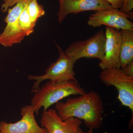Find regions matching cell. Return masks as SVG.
<instances>
[{"label":"cell","mask_w":133,"mask_h":133,"mask_svg":"<svg viewBox=\"0 0 133 133\" xmlns=\"http://www.w3.org/2000/svg\"><path fill=\"white\" fill-rule=\"evenodd\" d=\"M55 110L62 120L72 117L82 119L89 129H97L102 124L103 101L99 94L94 91L69 98L65 102H58Z\"/></svg>","instance_id":"6da1fadb"},{"label":"cell","mask_w":133,"mask_h":133,"mask_svg":"<svg viewBox=\"0 0 133 133\" xmlns=\"http://www.w3.org/2000/svg\"><path fill=\"white\" fill-rule=\"evenodd\" d=\"M34 93L31 105L38 115L42 107L45 112L62 99L71 95H83L85 92L77 81H49Z\"/></svg>","instance_id":"7a4b0ae2"},{"label":"cell","mask_w":133,"mask_h":133,"mask_svg":"<svg viewBox=\"0 0 133 133\" xmlns=\"http://www.w3.org/2000/svg\"><path fill=\"white\" fill-rule=\"evenodd\" d=\"M56 44L59 52L57 60L50 64L45 71V74L42 76L29 75V80H35L31 92H35L40 88L42 81L45 80L53 81H77L74 70V64L72 60L63 51L59 45Z\"/></svg>","instance_id":"3957f363"},{"label":"cell","mask_w":133,"mask_h":133,"mask_svg":"<svg viewBox=\"0 0 133 133\" xmlns=\"http://www.w3.org/2000/svg\"><path fill=\"white\" fill-rule=\"evenodd\" d=\"M106 36L101 30L90 38L76 41L69 45L64 52L74 64L83 58H96L101 61L104 56Z\"/></svg>","instance_id":"277c9868"},{"label":"cell","mask_w":133,"mask_h":133,"mask_svg":"<svg viewBox=\"0 0 133 133\" xmlns=\"http://www.w3.org/2000/svg\"><path fill=\"white\" fill-rule=\"evenodd\" d=\"M99 77L106 85L116 88L118 92V99L133 114V77L126 75L121 68H112L102 70Z\"/></svg>","instance_id":"5b68a950"},{"label":"cell","mask_w":133,"mask_h":133,"mask_svg":"<svg viewBox=\"0 0 133 133\" xmlns=\"http://www.w3.org/2000/svg\"><path fill=\"white\" fill-rule=\"evenodd\" d=\"M31 1L22 0L13 8L8 9V15L4 19L6 25L0 35V44L5 47H12L14 44L21 43L26 36L19 28L18 19L22 11Z\"/></svg>","instance_id":"8992f818"},{"label":"cell","mask_w":133,"mask_h":133,"mask_svg":"<svg viewBox=\"0 0 133 133\" xmlns=\"http://www.w3.org/2000/svg\"><path fill=\"white\" fill-rule=\"evenodd\" d=\"M128 14L115 9L95 11L89 17L87 23L93 28L105 25L118 30H133V23Z\"/></svg>","instance_id":"52a82bcc"},{"label":"cell","mask_w":133,"mask_h":133,"mask_svg":"<svg viewBox=\"0 0 133 133\" xmlns=\"http://www.w3.org/2000/svg\"><path fill=\"white\" fill-rule=\"evenodd\" d=\"M35 111L31 105L22 107L21 119L15 123L0 122L1 133H48L45 128L39 127L35 118Z\"/></svg>","instance_id":"ba28073f"},{"label":"cell","mask_w":133,"mask_h":133,"mask_svg":"<svg viewBox=\"0 0 133 133\" xmlns=\"http://www.w3.org/2000/svg\"><path fill=\"white\" fill-rule=\"evenodd\" d=\"M59 4L57 16L60 23L70 14H77L84 11H98L114 9L104 0H63Z\"/></svg>","instance_id":"9c48e42d"},{"label":"cell","mask_w":133,"mask_h":133,"mask_svg":"<svg viewBox=\"0 0 133 133\" xmlns=\"http://www.w3.org/2000/svg\"><path fill=\"white\" fill-rule=\"evenodd\" d=\"M81 124V120L73 117L62 120L55 109L43 112L41 119L42 127L48 133H78Z\"/></svg>","instance_id":"30bf717a"},{"label":"cell","mask_w":133,"mask_h":133,"mask_svg":"<svg viewBox=\"0 0 133 133\" xmlns=\"http://www.w3.org/2000/svg\"><path fill=\"white\" fill-rule=\"evenodd\" d=\"M104 56L99 64L102 70L109 68H121L119 60L121 41V30L105 26Z\"/></svg>","instance_id":"8fae6325"},{"label":"cell","mask_w":133,"mask_h":133,"mask_svg":"<svg viewBox=\"0 0 133 133\" xmlns=\"http://www.w3.org/2000/svg\"><path fill=\"white\" fill-rule=\"evenodd\" d=\"M119 60L121 69L133 61V30H121Z\"/></svg>","instance_id":"7c38bea8"},{"label":"cell","mask_w":133,"mask_h":133,"mask_svg":"<svg viewBox=\"0 0 133 133\" xmlns=\"http://www.w3.org/2000/svg\"><path fill=\"white\" fill-rule=\"evenodd\" d=\"M27 5L19 17L18 26L20 30L23 32L26 36H28L34 32L35 26L31 21L27 10Z\"/></svg>","instance_id":"4fadbf2b"},{"label":"cell","mask_w":133,"mask_h":133,"mask_svg":"<svg viewBox=\"0 0 133 133\" xmlns=\"http://www.w3.org/2000/svg\"><path fill=\"white\" fill-rule=\"evenodd\" d=\"M27 9L31 21L35 26L38 18L45 14L43 6L38 4L37 0H31L27 5Z\"/></svg>","instance_id":"5bb4252c"},{"label":"cell","mask_w":133,"mask_h":133,"mask_svg":"<svg viewBox=\"0 0 133 133\" xmlns=\"http://www.w3.org/2000/svg\"><path fill=\"white\" fill-rule=\"evenodd\" d=\"M133 9V0H125L123 6L119 9L122 13L128 14L132 11Z\"/></svg>","instance_id":"9a60e30c"},{"label":"cell","mask_w":133,"mask_h":133,"mask_svg":"<svg viewBox=\"0 0 133 133\" xmlns=\"http://www.w3.org/2000/svg\"><path fill=\"white\" fill-rule=\"evenodd\" d=\"M21 1L22 0H3V3L2 5V11L3 13H5L10 8L14 6Z\"/></svg>","instance_id":"2e32d148"},{"label":"cell","mask_w":133,"mask_h":133,"mask_svg":"<svg viewBox=\"0 0 133 133\" xmlns=\"http://www.w3.org/2000/svg\"><path fill=\"white\" fill-rule=\"evenodd\" d=\"M108 3L115 9H119L123 6L125 0H104Z\"/></svg>","instance_id":"e0dca14e"},{"label":"cell","mask_w":133,"mask_h":133,"mask_svg":"<svg viewBox=\"0 0 133 133\" xmlns=\"http://www.w3.org/2000/svg\"><path fill=\"white\" fill-rule=\"evenodd\" d=\"M122 70L126 75L133 77V61L127 65V66Z\"/></svg>","instance_id":"ac0fdd59"},{"label":"cell","mask_w":133,"mask_h":133,"mask_svg":"<svg viewBox=\"0 0 133 133\" xmlns=\"http://www.w3.org/2000/svg\"><path fill=\"white\" fill-rule=\"evenodd\" d=\"M78 133H94L93 129H89V130L87 131H84L82 129L79 128Z\"/></svg>","instance_id":"d6986e66"},{"label":"cell","mask_w":133,"mask_h":133,"mask_svg":"<svg viewBox=\"0 0 133 133\" xmlns=\"http://www.w3.org/2000/svg\"><path fill=\"white\" fill-rule=\"evenodd\" d=\"M63 1V0H58V1H59V2H61V1Z\"/></svg>","instance_id":"ffe728a7"},{"label":"cell","mask_w":133,"mask_h":133,"mask_svg":"<svg viewBox=\"0 0 133 133\" xmlns=\"http://www.w3.org/2000/svg\"></svg>","instance_id":"44dd1931"}]
</instances>
